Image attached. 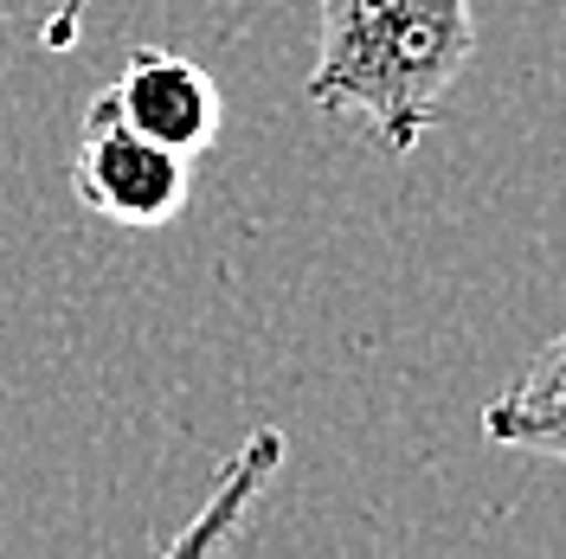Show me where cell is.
<instances>
[{"label": "cell", "mask_w": 566, "mask_h": 559, "mask_svg": "<svg viewBox=\"0 0 566 559\" xmlns=\"http://www.w3.org/2000/svg\"><path fill=\"white\" fill-rule=\"evenodd\" d=\"M483 437L502 451L566 463V328L528 360V373L483 405Z\"/></svg>", "instance_id": "4"}, {"label": "cell", "mask_w": 566, "mask_h": 559, "mask_svg": "<svg viewBox=\"0 0 566 559\" xmlns=\"http://www.w3.org/2000/svg\"><path fill=\"white\" fill-rule=\"evenodd\" d=\"M109 104L123 109L129 129H142L175 155H200L226 123V97H219L212 71L180 59V52H155V45L129 52L123 77L109 84Z\"/></svg>", "instance_id": "3"}, {"label": "cell", "mask_w": 566, "mask_h": 559, "mask_svg": "<svg viewBox=\"0 0 566 559\" xmlns=\"http://www.w3.org/2000/svg\"><path fill=\"white\" fill-rule=\"evenodd\" d=\"M277 463H283V437H277V431H258L245 451L226 463V476H219V489L207 495L200 521L180 527L175 540H168V553L187 559V553H207V547H226V540H232V527H239V515L251 508V495L277 476Z\"/></svg>", "instance_id": "5"}, {"label": "cell", "mask_w": 566, "mask_h": 559, "mask_svg": "<svg viewBox=\"0 0 566 559\" xmlns=\"http://www.w3.org/2000/svg\"><path fill=\"white\" fill-rule=\"evenodd\" d=\"M84 7H91V0H59L52 20L39 27V45H45V52H71L77 33H84Z\"/></svg>", "instance_id": "6"}, {"label": "cell", "mask_w": 566, "mask_h": 559, "mask_svg": "<svg viewBox=\"0 0 566 559\" xmlns=\"http://www.w3.org/2000/svg\"><path fill=\"white\" fill-rule=\"evenodd\" d=\"M322 52L310 104L335 123H360L374 148L412 155L476 52L470 0H316Z\"/></svg>", "instance_id": "1"}, {"label": "cell", "mask_w": 566, "mask_h": 559, "mask_svg": "<svg viewBox=\"0 0 566 559\" xmlns=\"http://www.w3.org/2000/svg\"><path fill=\"white\" fill-rule=\"evenodd\" d=\"M71 193L91 219L129 225V232H155L175 225L193 193V155H175L161 141L123 123V109L109 104V91L91 97L84 129H77V155H71Z\"/></svg>", "instance_id": "2"}]
</instances>
